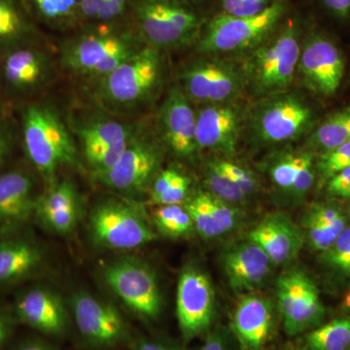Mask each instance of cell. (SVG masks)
Returning <instances> with one entry per match:
<instances>
[{
	"label": "cell",
	"instance_id": "44dd1931",
	"mask_svg": "<svg viewBox=\"0 0 350 350\" xmlns=\"http://www.w3.org/2000/svg\"><path fill=\"white\" fill-rule=\"evenodd\" d=\"M47 45V36L25 0H0V57L20 48Z\"/></svg>",
	"mask_w": 350,
	"mask_h": 350
},
{
	"label": "cell",
	"instance_id": "f6af8a7d",
	"mask_svg": "<svg viewBox=\"0 0 350 350\" xmlns=\"http://www.w3.org/2000/svg\"><path fill=\"white\" fill-rule=\"evenodd\" d=\"M13 144V131L3 112L0 111V167L10 154Z\"/></svg>",
	"mask_w": 350,
	"mask_h": 350
},
{
	"label": "cell",
	"instance_id": "681fc988",
	"mask_svg": "<svg viewBox=\"0 0 350 350\" xmlns=\"http://www.w3.org/2000/svg\"><path fill=\"white\" fill-rule=\"evenodd\" d=\"M200 350H230L227 340L221 332L211 334Z\"/></svg>",
	"mask_w": 350,
	"mask_h": 350
},
{
	"label": "cell",
	"instance_id": "3957f363",
	"mask_svg": "<svg viewBox=\"0 0 350 350\" xmlns=\"http://www.w3.org/2000/svg\"><path fill=\"white\" fill-rule=\"evenodd\" d=\"M163 78L162 51L146 44L111 72L94 80V98L108 111L133 113L150 103Z\"/></svg>",
	"mask_w": 350,
	"mask_h": 350
},
{
	"label": "cell",
	"instance_id": "d6a6232c",
	"mask_svg": "<svg viewBox=\"0 0 350 350\" xmlns=\"http://www.w3.org/2000/svg\"><path fill=\"white\" fill-rule=\"evenodd\" d=\"M154 219L159 231L169 238L188 236L195 228L190 214L181 204L159 206Z\"/></svg>",
	"mask_w": 350,
	"mask_h": 350
},
{
	"label": "cell",
	"instance_id": "836d02e7",
	"mask_svg": "<svg viewBox=\"0 0 350 350\" xmlns=\"http://www.w3.org/2000/svg\"><path fill=\"white\" fill-rule=\"evenodd\" d=\"M204 182L207 187V192L211 193L219 200L232 204L234 206H241L245 204L248 198L220 170L214 165L213 161L207 163Z\"/></svg>",
	"mask_w": 350,
	"mask_h": 350
},
{
	"label": "cell",
	"instance_id": "4fadbf2b",
	"mask_svg": "<svg viewBox=\"0 0 350 350\" xmlns=\"http://www.w3.org/2000/svg\"><path fill=\"white\" fill-rule=\"evenodd\" d=\"M215 293L208 275L197 266L181 271L176 292V314L184 338L197 337L213 322Z\"/></svg>",
	"mask_w": 350,
	"mask_h": 350
},
{
	"label": "cell",
	"instance_id": "4316f807",
	"mask_svg": "<svg viewBox=\"0 0 350 350\" xmlns=\"http://www.w3.org/2000/svg\"><path fill=\"white\" fill-rule=\"evenodd\" d=\"M137 129L112 119H96L76 129L85 157L96 152L130 142Z\"/></svg>",
	"mask_w": 350,
	"mask_h": 350
},
{
	"label": "cell",
	"instance_id": "cb8c5ba5",
	"mask_svg": "<svg viewBox=\"0 0 350 350\" xmlns=\"http://www.w3.org/2000/svg\"><path fill=\"white\" fill-rule=\"evenodd\" d=\"M38 217L53 231L68 234L75 229L79 202L75 185L68 180L54 182L36 200Z\"/></svg>",
	"mask_w": 350,
	"mask_h": 350
},
{
	"label": "cell",
	"instance_id": "9a60e30c",
	"mask_svg": "<svg viewBox=\"0 0 350 350\" xmlns=\"http://www.w3.org/2000/svg\"><path fill=\"white\" fill-rule=\"evenodd\" d=\"M297 70L308 89L331 96L337 93L344 77V57L333 41L310 32L301 45Z\"/></svg>",
	"mask_w": 350,
	"mask_h": 350
},
{
	"label": "cell",
	"instance_id": "7c38bea8",
	"mask_svg": "<svg viewBox=\"0 0 350 350\" xmlns=\"http://www.w3.org/2000/svg\"><path fill=\"white\" fill-rule=\"evenodd\" d=\"M161 161L162 154L158 145L137 129L116 163L98 178L120 192H140L155 176Z\"/></svg>",
	"mask_w": 350,
	"mask_h": 350
},
{
	"label": "cell",
	"instance_id": "6f0895ef",
	"mask_svg": "<svg viewBox=\"0 0 350 350\" xmlns=\"http://www.w3.org/2000/svg\"><path fill=\"white\" fill-rule=\"evenodd\" d=\"M287 350H292V349H287Z\"/></svg>",
	"mask_w": 350,
	"mask_h": 350
},
{
	"label": "cell",
	"instance_id": "b9f144b4",
	"mask_svg": "<svg viewBox=\"0 0 350 350\" xmlns=\"http://www.w3.org/2000/svg\"><path fill=\"white\" fill-rule=\"evenodd\" d=\"M129 2L130 0H105L96 23L98 24L121 23L128 16Z\"/></svg>",
	"mask_w": 350,
	"mask_h": 350
},
{
	"label": "cell",
	"instance_id": "f5cc1de1",
	"mask_svg": "<svg viewBox=\"0 0 350 350\" xmlns=\"http://www.w3.org/2000/svg\"><path fill=\"white\" fill-rule=\"evenodd\" d=\"M342 306H344L345 310H350V289L345 294Z\"/></svg>",
	"mask_w": 350,
	"mask_h": 350
},
{
	"label": "cell",
	"instance_id": "db71d44e",
	"mask_svg": "<svg viewBox=\"0 0 350 350\" xmlns=\"http://www.w3.org/2000/svg\"><path fill=\"white\" fill-rule=\"evenodd\" d=\"M20 350H51L49 349H46V347H40V345H29V347H25L24 349Z\"/></svg>",
	"mask_w": 350,
	"mask_h": 350
},
{
	"label": "cell",
	"instance_id": "30bf717a",
	"mask_svg": "<svg viewBox=\"0 0 350 350\" xmlns=\"http://www.w3.org/2000/svg\"><path fill=\"white\" fill-rule=\"evenodd\" d=\"M103 275L110 289L133 312L146 319L160 314L162 295L150 267L126 258L107 264Z\"/></svg>",
	"mask_w": 350,
	"mask_h": 350
},
{
	"label": "cell",
	"instance_id": "e575fe53",
	"mask_svg": "<svg viewBox=\"0 0 350 350\" xmlns=\"http://www.w3.org/2000/svg\"><path fill=\"white\" fill-rule=\"evenodd\" d=\"M347 227V217L340 219L334 224H325L305 216L303 219L305 241H308L313 250L320 253L328 250Z\"/></svg>",
	"mask_w": 350,
	"mask_h": 350
},
{
	"label": "cell",
	"instance_id": "8992f818",
	"mask_svg": "<svg viewBox=\"0 0 350 350\" xmlns=\"http://www.w3.org/2000/svg\"><path fill=\"white\" fill-rule=\"evenodd\" d=\"M287 12L283 0H276L269 8L255 16L214 17L204 27L199 49L206 53H232L254 49L280 27Z\"/></svg>",
	"mask_w": 350,
	"mask_h": 350
},
{
	"label": "cell",
	"instance_id": "f546056e",
	"mask_svg": "<svg viewBox=\"0 0 350 350\" xmlns=\"http://www.w3.org/2000/svg\"><path fill=\"white\" fill-rule=\"evenodd\" d=\"M308 350H347L350 347V317L329 322L306 336Z\"/></svg>",
	"mask_w": 350,
	"mask_h": 350
},
{
	"label": "cell",
	"instance_id": "5bb4252c",
	"mask_svg": "<svg viewBox=\"0 0 350 350\" xmlns=\"http://www.w3.org/2000/svg\"><path fill=\"white\" fill-rule=\"evenodd\" d=\"M182 91L191 103L218 105L230 103L245 84L243 72L220 61H202L192 64L181 77Z\"/></svg>",
	"mask_w": 350,
	"mask_h": 350
},
{
	"label": "cell",
	"instance_id": "f907efd6",
	"mask_svg": "<svg viewBox=\"0 0 350 350\" xmlns=\"http://www.w3.org/2000/svg\"><path fill=\"white\" fill-rule=\"evenodd\" d=\"M135 350H183L180 349H176V347H167V345H163L160 344H156V342H140L137 345Z\"/></svg>",
	"mask_w": 350,
	"mask_h": 350
},
{
	"label": "cell",
	"instance_id": "c3c4849f",
	"mask_svg": "<svg viewBox=\"0 0 350 350\" xmlns=\"http://www.w3.org/2000/svg\"><path fill=\"white\" fill-rule=\"evenodd\" d=\"M329 12L338 18H347L350 14V0H321Z\"/></svg>",
	"mask_w": 350,
	"mask_h": 350
},
{
	"label": "cell",
	"instance_id": "9f6ffc18",
	"mask_svg": "<svg viewBox=\"0 0 350 350\" xmlns=\"http://www.w3.org/2000/svg\"><path fill=\"white\" fill-rule=\"evenodd\" d=\"M177 1L184 2V3H185V2H196L199 1V0H177Z\"/></svg>",
	"mask_w": 350,
	"mask_h": 350
},
{
	"label": "cell",
	"instance_id": "5b68a950",
	"mask_svg": "<svg viewBox=\"0 0 350 350\" xmlns=\"http://www.w3.org/2000/svg\"><path fill=\"white\" fill-rule=\"evenodd\" d=\"M128 17L145 44L160 51L190 43L204 24L199 14L177 0H130Z\"/></svg>",
	"mask_w": 350,
	"mask_h": 350
},
{
	"label": "cell",
	"instance_id": "7dc6e473",
	"mask_svg": "<svg viewBox=\"0 0 350 350\" xmlns=\"http://www.w3.org/2000/svg\"><path fill=\"white\" fill-rule=\"evenodd\" d=\"M105 0H80L79 16L82 25L94 24Z\"/></svg>",
	"mask_w": 350,
	"mask_h": 350
},
{
	"label": "cell",
	"instance_id": "11a10c76",
	"mask_svg": "<svg viewBox=\"0 0 350 350\" xmlns=\"http://www.w3.org/2000/svg\"><path fill=\"white\" fill-rule=\"evenodd\" d=\"M4 98L3 90H2L1 81H0V111L2 110V105H3Z\"/></svg>",
	"mask_w": 350,
	"mask_h": 350
},
{
	"label": "cell",
	"instance_id": "ee69618b",
	"mask_svg": "<svg viewBox=\"0 0 350 350\" xmlns=\"http://www.w3.org/2000/svg\"><path fill=\"white\" fill-rule=\"evenodd\" d=\"M315 163L312 160L306 163L305 167L301 170L298 178L295 181L293 188L290 194L293 196L295 200L301 199L308 194L312 189L315 179Z\"/></svg>",
	"mask_w": 350,
	"mask_h": 350
},
{
	"label": "cell",
	"instance_id": "ab89813d",
	"mask_svg": "<svg viewBox=\"0 0 350 350\" xmlns=\"http://www.w3.org/2000/svg\"><path fill=\"white\" fill-rule=\"evenodd\" d=\"M276 0H221L223 14L246 17L255 16L269 8Z\"/></svg>",
	"mask_w": 350,
	"mask_h": 350
},
{
	"label": "cell",
	"instance_id": "52a82bcc",
	"mask_svg": "<svg viewBox=\"0 0 350 350\" xmlns=\"http://www.w3.org/2000/svg\"><path fill=\"white\" fill-rule=\"evenodd\" d=\"M54 59L47 46H29L0 57V81L5 100H33L54 77Z\"/></svg>",
	"mask_w": 350,
	"mask_h": 350
},
{
	"label": "cell",
	"instance_id": "277c9868",
	"mask_svg": "<svg viewBox=\"0 0 350 350\" xmlns=\"http://www.w3.org/2000/svg\"><path fill=\"white\" fill-rule=\"evenodd\" d=\"M301 27L291 19L253 50L243 75L259 96L284 93L293 82L301 54Z\"/></svg>",
	"mask_w": 350,
	"mask_h": 350
},
{
	"label": "cell",
	"instance_id": "2e32d148",
	"mask_svg": "<svg viewBox=\"0 0 350 350\" xmlns=\"http://www.w3.org/2000/svg\"><path fill=\"white\" fill-rule=\"evenodd\" d=\"M159 124L163 142L172 153L184 160H192L199 151L197 114L181 88H174L167 94L159 114Z\"/></svg>",
	"mask_w": 350,
	"mask_h": 350
},
{
	"label": "cell",
	"instance_id": "f35d334b",
	"mask_svg": "<svg viewBox=\"0 0 350 350\" xmlns=\"http://www.w3.org/2000/svg\"><path fill=\"white\" fill-rule=\"evenodd\" d=\"M206 195L209 208H211L214 217L218 221L219 224L221 225L225 232L236 229L241 218L239 207L232 206V204L219 200L218 198L214 197L207 191Z\"/></svg>",
	"mask_w": 350,
	"mask_h": 350
},
{
	"label": "cell",
	"instance_id": "9c48e42d",
	"mask_svg": "<svg viewBox=\"0 0 350 350\" xmlns=\"http://www.w3.org/2000/svg\"><path fill=\"white\" fill-rule=\"evenodd\" d=\"M276 299L287 335L319 325L325 315L317 284L304 269L291 267L276 280Z\"/></svg>",
	"mask_w": 350,
	"mask_h": 350
},
{
	"label": "cell",
	"instance_id": "603a6c76",
	"mask_svg": "<svg viewBox=\"0 0 350 350\" xmlns=\"http://www.w3.org/2000/svg\"><path fill=\"white\" fill-rule=\"evenodd\" d=\"M34 181L23 170L0 175V228L22 224L36 211Z\"/></svg>",
	"mask_w": 350,
	"mask_h": 350
},
{
	"label": "cell",
	"instance_id": "816d5d0a",
	"mask_svg": "<svg viewBox=\"0 0 350 350\" xmlns=\"http://www.w3.org/2000/svg\"><path fill=\"white\" fill-rule=\"evenodd\" d=\"M9 319L5 313L0 312V347L3 345L4 340L8 335Z\"/></svg>",
	"mask_w": 350,
	"mask_h": 350
},
{
	"label": "cell",
	"instance_id": "7a4b0ae2",
	"mask_svg": "<svg viewBox=\"0 0 350 350\" xmlns=\"http://www.w3.org/2000/svg\"><path fill=\"white\" fill-rule=\"evenodd\" d=\"M21 135L25 155L45 181L57 170L79 165L75 140L56 107L46 101L23 103Z\"/></svg>",
	"mask_w": 350,
	"mask_h": 350
},
{
	"label": "cell",
	"instance_id": "e0dca14e",
	"mask_svg": "<svg viewBox=\"0 0 350 350\" xmlns=\"http://www.w3.org/2000/svg\"><path fill=\"white\" fill-rule=\"evenodd\" d=\"M196 114L198 149L234 155L241 126L239 107L231 103L206 105Z\"/></svg>",
	"mask_w": 350,
	"mask_h": 350
},
{
	"label": "cell",
	"instance_id": "f1b7e54d",
	"mask_svg": "<svg viewBox=\"0 0 350 350\" xmlns=\"http://www.w3.org/2000/svg\"><path fill=\"white\" fill-rule=\"evenodd\" d=\"M350 140V107L342 108L328 117L310 138V145L322 154Z\"/></svg>",
	"mask_w": 350,
	"mask_h": 350
},
{
	"label": "cell",
	"instance_id": "7bdbcfd3",
	"mask_svg": "<svg viewBox=\"0 0 350 350\" xmlns=\"http://www.w3.org/2000/svg\"><path fill=\"white\" fill-rule=\"evenodd\" d=\"M327 193L336 199L350 200V167L327 180Z\"/></svg>",
	"mask_w": 350,
	"mask_h": 350
},
{
	"label": "cell",
	"instance_id": "ffe728a7",
	"mask_svg": "<svg viewBox=\"0 0 350 350\" xmlns=\"http://www.w3.org/2000/svg\"><path fill=\"white\" fill-rule=\"evenodd\" d=\"M268 255L273 264L288 265L298 257L305 243L303 229L286 214L271 213L262 218L248 234Z\"/></svg>",
	"mask_w": 350,
	"mask_h": 350
},
{
	"label": "cell",
	"instance_id": "6da1fadb",
	"mask_svg": "<svg viewBox=\"0 0 350 350\" xmlns=\"http://www.w3.org/2000/svg\"><path fill=\"white\" fill-rule=\"evenodd\" d=\"M144 45L131 25H85L61 46L59 62L68 72L96 80L118 68Z\"/></svg>",
	"mask_w": 350,
	"mask_h": 350
},
{
	"label": "cell",
	"instance_id": "484cf974",
	"mask_svg": "<svg viewBox=\"0 0 350 350\" xmlns=\"http://www.w3.org/2000/svg\"><path fill=\"white\" fill-rule=\"evenodd\" d=\"M42 252L36 244L25 239L0 243V283L15 282L40 266Z\"/></svg>",
	"mask_w": 350,
	"mask_h": 350
},
{
	"label": "cell",
	"instance_id": "1f68e13d",
	"mask_svg": "<svg viewBox=\"0 0 350 350\" xmlns=\"http://www.w3.org/2000/svg\"><path fill=\"white\" fill-rule=\"evenodd\" d=\"M312 159V154L310 152H299L280 157L269 167L271 181L283 192H291L301 170Z\"/></svg>",
	"mask_w": 350,
	"mask_h": 350
},
{
	"label": "cell",
	"instance_id": "ba28073f",
	"mask_svg": "<svg viewBox=\"0 0 350 350\" xmlns=\"http://www.w3.org/2000/svg\"><path fill=\"white\" fill-rule=\"evenodd\" d=\"M312 107L296 94L268 96L253 113L252 131L264 144H278L296 139L312 126Z\"/></svg>",
	"mask_w": 350,
	"mask_h": 350
},
{
	"label": "cell",
	"instance_id": "4dcf8cb0",
	"mask_svg": "<svg viewBox=\"0 0 350 350\" xmlns=\"http://www.w3.org/2000/svg\"><path fill=\"white\" fill-rule=\"evenodd\" d=\"M184 207L190 214L195 229L202 238L214 239L226 234L209 208L206 191H198L187 198Z\"/></svg>",
	"mask_w": 350,
	"mask_h": 350
},
{
	"label": "cell",
	"instance_id": "ac0fdd59",
	"mask_svg": "<svg viewBox=\"0 0 350 350\" xmlns=\"http://www.w3.org/2000/svg\"><path fill=\"white\" fill-rule=\"evenodd\" d=\"M72 310L80 333L93 344L112 345L125 338L123 317L109 304L80 293L73 298Z\"/></svg>",
	"mask_w": 350,
	"mask_h": 350
},
{
	"label": "cell",
	"instance_id": "d590c367",
	"mask_svg": "<svg viewBox=\"0 0 350 350\" xmlns=\"http://www.w3.org/2000/svg\"><path fill=\"white\" fill-rule=\"evenodd\" d=\"M321 261L336 275L350 278V226L345 228L328 250L321 253Z\"/></svg>",
	"mask_w": 350,
	"mask_h": 350
},
{
	"label": "cell",
	"instance_id": "d4e9b609",
	"mask_svg": "<svg viewBox=\"0 0 350 350\" xmlns=\"http://www.w3.org/2000/svg\"><path fill=\"white\" fill-rule=\"evenodd\" d=\"M18 317L25 324L44 333H63L66 310L61 300L47 289L29 290L20 297L16 306Z\"/></svg>",
	"mask_w": 350,
	"mask_h": 350
},
{
	"label": "cell",
	"instance_id": "60d3db41",
	"mask_svg": "<svg viewBox=\"0 0 350 350\" xmlns=\"http://www.w3.org/2000/svg\"><path fill=\"white\" fill-rule=\"evenodd\" d=\"M190 185V179L186 175L181 174L163 194L151 200V202L154 204H158V206L183 204L187 200Z\"/></svg>",
	"mask_w": 350,
	"mask_h": 350
},
{
	"label": "cell",
	"instance_id": "7402d4cb",
	"mask_svg": "<svg viewBox=\"0 0 350 350\" xmlns=\"http://www.w3.org/2000/svg\"><path fill=\"white\" fill-rule=\"evenodd\" d=\"M271 303L260 295L244 294L232 317V330L247 350H260L268 342L273 330Z\"/></svg>",
	"mask_w": 350,
	"mask_h": 350
},
{
	"label": "cell",
	"instance_id": "d6986e66",
	"mask_svg": "<svg viewBox=\"0 0 350 350\" xmlns=\"http://www.w3.org/2000/svg\"><path fill=\"white\" fill-rule=\"evenodd\" d=\"M221 262L232 291L243 295L264 284L273 265L262 248L250 239L228 247Z\"/></svg>",
	"mask_w": 350,
	"mask_h": 350
},
{
	"label": "cell",
	"instance_id": "8d00e7d4",
	"mask_svg": "<svg viewBox=\"0 0 350 350\" xmlns=\"http://www.w3.org/2000/svg\"><path fill=\"white\" fill-rule=\"evenodd\" d=\"M350 167V140L322 154L315 163V172L324 180Z\"/></svg>",
	"mask_w": 350,
	"mask_h": 350
},
{
	"label": "cell",
	"instance_id": "83f0119b",
	"mask_svg": "<svg viewBox=\"0 0 350 350\" xmlns=\"http://www.w3.org/2000/svg\"><path fill=\"white\" fill-rule=\"evenodd\" d=\"M25 2L41 27L66 31L81 27L80 0H25Z\"/></svg>",
	"mask_w": 350,
	"mask_h": 350
},
{
	"label": "cell",
	"instance_id": "bcb514c9",
	"mask_svg": "<svg viewBox=\"0 0 350 350\" xmlns=\"http://www.w3.org/2000/svg\"><path fill=\"white\" fill-rule=\"evenodd\" d=\"M180 174L178 170L174 169L163 170L160 174H157L151 188V200L163 194Z\"/></svg>",
	"mask_w": 350,
	"mask_h": 350
},
{
	"label": "cell",
	"instance_id": "74e56055",
	"mask_svg": "<svg viewBox=\"0 0 350 350\" xmlns=\"http://www.w3.org/2000/svg\"><path fill=\"white\" fill-rule=\"evenodd\" d=\"M213 162L223 174L227 175L243 191L246 197L250 198L259 191L260 185L257 177L250 170L243 169V167H239L236 163L229 162L224 159H216Z\"/></svg>",
	"mask_w": 350,
	"mask_h": 350
},
{
	"label": "cell",
	"instance_id": "8fae6325",
	"mask_svg": "<svg viewBox=\"0 0 350 350\" xmlns=\"http://www.w3.org/2000/svg\"><path fill=\"white\" fill-rule=\"evenodd\" d=\"M90 226L94 241L110 250H135L157 239L156 232L138 211L118 202L96 206Z\"/></svg>",
	"mask_w": 350,
	"mask_h": 350
}]
</instances>
